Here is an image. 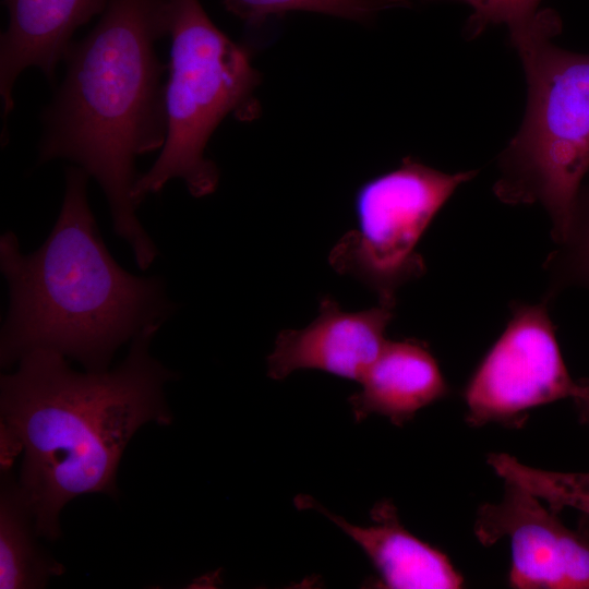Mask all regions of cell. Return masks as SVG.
<instances>
[{
  "label": "cell",
  "mask_w": 589,
  "mask_h": 589,
  "mask_svg": "<svg viewBox=\"0 0 589 589\" xmlns=\"http://www.w3.org/2000/svg\"><path fill=\"white\" fill-rule=\"evenodd\" d=\"M160 325L133 339L113 370H72L65 357L34 349L0 380L1 467L23 454L19 489L37 536L60 534L59 514L72 498L117 495L116 474L136 430L154 421L168 425L164 386L171 370L149 354Z\"/></svg>",
  "instance_id": "cell-1"
},
{
  "label": "cell",
  "mask_w": 589,
  "mask_h": 589,
  "mask_svg": "<svg viewBox=\"0 0 589 589\" xmlns=\"http://www.w3.org/2000/svg\"><path fill=\"white\" fill-rule=\"evenodd\" d=\"M167 8L168 0H109L93 29L70 45L63 80L41 115L38 163L67 159L97 181L113 232L140 269L158 255L132 193L137 157L167 136L168 65L156 51L168 35Z\"/></svg>",
  "instance_id": "cell-2"
},
{
  "label": "cell",
  "mask_w": 589,
  "mask_h": 589,
  "mask_svg": "<svg viewBox=\"0 0 589 589\" xmlns=\"http://www.w3.org/2000/svg\"><path fill=\"white\" fill-rule=\"evenodd\" d=\"M89 175L65 169L57 221L36 251L17 237H0V268L10 305L1 327L0 362L9 368L45 348L79 361L86 371L108 370L115 351L177 309L160 276H135L108 251L87 200Z\"/></svg>",
  "instance_id": "cell-3"
},
{
  "label": "cell",
  "mask_w": 589,
  "mask_h": 589,
  "mask_svg": "<svg viewBox=\"0 0 589 589\" xmlns=\"http://www.w3.org/2000/svg\"><path fill=\"white\" fill-rule=\"evenodd\" d=\"M509 32L528 101L520 129L500 155L494 193L507 204L540 203L560 244L589 171V55L553 43L561 20L550 10Z\"/></svg>",
  "instance_id": "cell-4"
},
{
  "label": "cell",
  "mask_w": 589,
  "mask_h": 589,
  "mask_svg": "<svg viewBox=\"0 0 589 589\" xmlns=\"http://www.w3.org/2000/svg\"><path fill=\"white\" fill-rule=\"evenodd\" d=\"M167 19V136L134 184L137 207L172 179L182 180L194 197L215 192L219 171L205 156L208 140L228 115L250 120L259 109L253 92L261 75L247 46L219 29L200 0H168Z\"/></svg>",
  "instance_id": "cell-5"
},
{
  "label": "cell",
  "mask_w": 589,
  "mask_h": 589,
  "mask_svg": "<svg viewBox=\"0 0 589 589\" xmlns=\"http://www.w3.org/2000/svg\"><path fill=\"white\" fill-rule=\"evenodd\" d=\"M477 171L447 173L406 157L365 183L354 196L357 228L333 247L329 265L396 305L397 290L425 272L417 245L457 188Z\"/></svg>",
  "instance_id": "cell-6"
},
{
  "label": "cell",
  "mask_w": 589,
  "mask_h": 589,
  "mask_svg": "<svg viewBox=\"0 0 589 589\" xmlns=\"http://www.w3.org/2000/svg\"><path fill=\"white\" fill-rule=\"evenodd\" d=\"M548 305L545 299L512 304L504 332L466 387L470 425H514L538 406L589 394V382L575 381L564 363Z\"/></svg>",
  "instance_id": "cell-7"
},
{
  "label": "cell",
  "mask_w": 589,
  "mask_h": 589,
  "mask_svg": "<svg viewBox=\"0 0 589 589\" xmlns=\"http://www.w3.org/2000/svg\"><path fill=\"white\" fill-rule=\"evenodd\" d=\"M504 482L503 498L479 507L474 534L484 546L503 538L509 540V586L589 589V533L567 528L537 496Z\"/></svg>",
  "instance_id": "cell-8"
},
{
  "label": "cell",
  "mask_w": 589,
  "mask_h": 589,
  "mask_svg": "<svg viewBox=\"0 0 589 589\" xmlns=\"http://www.w3.org/2000/svg\"><path fill=\"white\" fill-rule=\"evenodd\" d=\"M394 314L395 304L382 302L347 312L324 296L309 325L279 332L267 357V374L283 380L300 369H316L359 382L387 341L385 330Z\"/></svg>",
  "instance_id": "cell-9"
},
{
  "label": "cell",
  "mask_w": 589,
  "mask_h": 589,
  "mask_svg": "<svg viewBox=\"0 0 589 589\" xmlns=\"http://www.w3.org/2000/svg\"><path fill=\"white\" fill-rule=\"evenodd\" d=\"M109 0H3L9 24L0 38V95L3 131L14 109L20 74L38 68L52 83L75 31L100 15Z\"/></svg>",
  "instance_id": "cell-10"
},
{
  "label": "cell",
  "mask_w": 589,
  "mask_h": 589,
  "mask_svg": "<svg viewBox=\"0 0 589 589\" xmlns=\"http://www.w3.org/2000/svg\"><path fill=\"white\" fill-rule=\"evenodd\" d=\"M299 508H313L338 526L366 554L380 574L381 585L392 589H458L464 578L440 550L411 534L400 524L389 500L371 509L375 525L354 526L328 512L311 496L294 498Z\"/></svg>",
  "instance_id": "cell-11"
},
{
  "label": "cell",
  "mask_w": 589,
  "mask_h": 589,
  "mask_svg": "<svg viewBox=\"0 0 589 589\" xmlns=\"http://www.w3.org/2000/svg\"><path fill=\"white\" fill-rule=\"evenodd\" d=\"M359 383L348 398L356 421L377 413L396 425L449 390L428 346L417 339L387 340Z\"/></svg>",
  "instance_id": "cell-12"
},
{
  "label": "cell",
  "mask_w": 589,
  "mask_h": 589,
  "mask_svg": "<svg viewBox=\"0 0 589 589\" xmlns=\"http://www.w3.org/2000/svg\"><path fill=\"white\" fill-rule=\"evenodd\" d=\"M2 477L0 503V588H43L49 577L61 575L63 566L41 551L33 517L21 495L19 483L8 470Z\"/></svg>",
  "instance_id": "cell-13"
},
{
  "label": "cell",
  "mask_w": 589,
  "mask_h": 589,
  "mask_svg": "<svg viewBox=\"0 0 589 589\" xmlns=\"http://www.w3.org/2000/svg\"><path fill=\"white\" fill-rule=\"evenodd\" d=\"M488 464L504 481L521 486L548 503L552 510L572 507L589 515V472L538 469L504 453L490 454Z\"/></svg>",
  "instance_id": "cell-14"
},
{
  "label": "cell",
  "mask_w": 589,
  "mask_h": 589,
  "mask_svg": "<svg viewBox=\"0 0 589 589\" xmlns=\"http://www.w3.org/2000/svg\"><path fill=\"white\" fill-rule=\"evenodd\" d=\"M410 0H224L225 9L249 27H260L274 15L308 11L369 22L382 11L409 7Z\"/></svg>",
  "instance_id": "cell-15"
},
{
  "label": "cell",
  "mask_w": 589,
  "mask_h": 589,
  "mask_svg": "<svg viewBox=\"0 0 589 589\" xmlns=\"http://www.w3.org/2000/svg\"><path fill=\"white\" fill-rule=\"evenodd\" d=\"M556 288L581 287L589 291V182L581 185L565 240L545 262Z\"/></svg>",
  "instance_id": "cell-16"
},
{
  "label": "cell",
  "mask_w": 589,
  "mask_h": 589,
  "mask_svg": "<svg viewBox=\"0 0 589 589\" xmlns=\"http://www.w3.org/2000/svg\"><path fill=\"white\" fill-rule=\"evenodd\" d=\"M471 8L467 29L470 37L478 36L486 27L506 24L510 29L531 21L539 12L540 0H458Z\"/></svg>",
  "instance_id": "cell-17"
},
{
  "label": "cell",
  "mask_w": 589,
  "mask_h": 589,
  "mask_svg": "<svg viewBox=\"0 0 589 589\" xmlns=\"http://www.w3.org/2000/svg\"><path fill=\"white\" fill-rule=\"evenodd\" d=\"M575 401L579 408L580 419L585 423L589 424V394L581 398L575 399Z\"/></svg>",
  "instance_id": "cell-18"
}]
</instances>
